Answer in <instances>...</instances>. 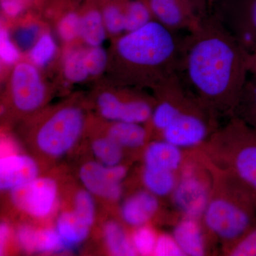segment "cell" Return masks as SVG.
<instances>
[{
  "mask_svg": "<svg viewBox=\"0 0 256 256\" xmlns=\"http://www.w3.org/2000/svg\"><path fill=\"white\" fill-rule=\"evenodd\" d=\"M80 5L70 6L54 21L56 31L62 42L72 45L80 40Z\"/></svg>",
  "mask_w": 256,
  "mask_h": 256,
  "instance_id": "27",
  "label": "cell"
},
{
  "mask_svg": "<svg viewBox=\"0 0 256 256\" xmlns=\"http://www.w3.org/2000/svg\"><path fill=\"white\" fill-rule=\"evenodd\" d=\"M107 136L122 148H138L144 144L148 133L140 124L112 122L108 130Z\"/></svg>",
  "mask_w": 256,
  "mask_h": 256,
  "instance_id": "22",
  "label": "cell"
},
{
  "mask_svg": "<svg viewBox=\"0 0 256 256\" xmlns=\"http://www.w3.org/2000/svg\"><path fill=\"white\" fill-rule=\"evenodd\" d=\"M230 255L256 256V226L235 242Z\"/></svg>",
  "mask_w": 256,
  "mask_h": 256,
  "instance_id": "34",
  "label": "cell"
},
{
  "mask_svg": "<svg viewBox=\"0 0 256 256\" xmlns=\"http://www.w3.org/2000/svg\"><path fill=\"white\" fill-rule=\"evenodd\" d=\"M247 54L210 12L182 38L178 74L215 114H232L248 79Z\"/></svg>",
  "mask_w": 256,
  "mask_h": 256,
  "instance_id": "1",
  "label": "cell"
},
{
  "mask_svg": "<svg viewBox=\"0 0 256 256\" xmlns=\"http://www.w3.org/2000/svg\"><path fill=\"white\" fill-rule=\"evenodd\" d=\"M176 208L185 217L203 216L210 198L208 184L194 172H185L172 193Z\"/></svg>",
  "mask_w": 256,
  "mask_h": 256,
  "instance_id": "13",
  "label": "cell"
},
{
  "mask_svg": "<svg viewBox=\"0 0 256 256\" xmlns=\"http://www.w3.org/2000/svg\"><path fill=\"white\" fill-rule=\"evenodd\" d=\"M216 114L202 102L184 111L162 131L166 142L180 148H192L206 139L214 124Z\"/></svg>",
  "mask_w": 256,
  "mask_h": 256,
  "instance_id": "9",
  "label": "cell"
},
{
  "mask_svg": "<svg viewBox=\"0 0 256 256\" xmlns=\"http://www.w3.org/2000/svg\"><path fill=\"white\" fill-rule=\"evenodd\" d=\"M216 1H217V0H207V2H208V4H210V8H212V6H213L214 4V3Z\"/></svg>",
  "mask_w": 256,
  "mask_h": 256,
  "instance_id": "38",
  "label": "cell"
},
{
  "mask_svg": "<svg viewBox=\"0 0 256 256\" xmlns=\"http://www.w3.org/2000/svg\"><path fill=\"white\" fill-rule=\"evenodd\" d=\"M256 206L248 193L238 184L233 194L212 196L204 213L208 230L226 242H237L256 226Z\"/></svg>",
  "mask_w": 256,
  "mask_h": 256,
  "instance_id": "3",
  "label": "cell"
},
{
  "mask_svg": "<svg viewBox=\"0 0 256 256\" xmlns=\"http://www.w3.org/2000/svg\"><path fill=\"white\" fill-rule=\"evenodd\" d=\"M40 0H0L2 14L12 22L36 8Z\"/></svg>",
  "mask_w": 256,
  "mask_h": 256,
  "instance_id": "33",
  "label": "cell"
},
{
  "mask_svg": "<svg viewBox=\"0 0 256 256\" xmlns=\"http://www.w3.org/2000/svg\"><path fill=\"white\" fill-rule=\"evenodd\" d=\"M16 239L20 247L30 254H57L68 252L56 228L35 229L28 225L18 228Z\"/></svg>",
  "mask_w": 256,
  "mask_h": 256,
  "instance_id": "15",
  "label": "cell"
},
{
  "mask_svg": "<svg viewBox=\"0 0 256 256\" xmlns=\"http://www.w3.org/2000/svg\"><path fill=\"white\" fill-rule=\"evenodd\" d=\"M153 20L172 31H191L210 14L207 0H146Z\"/></svg>",
  "mask_w": 256,
  "mask_h": 256,
  "instance_id": "10",
  "label": "cell"
},
{
  "mask_svg": "<svg viewBox=\"0 0 256 256\" xmlns=\"http://www.w3.org/2000/svg\"><path fill=\"white\" fill-rule=\"evenodd\" d=\"M173 237L184 255L201 256L205 254L203 233L196 218L185 217L180 220L173 232Z\"/></svg>",
  "mask_w": 256,
  "mask_h": 256,
  "instance_id": "19",
  "label": "cell"
},
{
  "mask_svg": "<svg viewBox=\"0 0 256 256\" xmlns=\"http://www.w3.org/2000/svg\"><path fill=\"white\" fill-rule=\"evenodd\" d=\"M18 210L35 218H46L56 207L58 185L53 178L38 176L10 192Z\"/></svg>",
  "mask_w": 256,
  "mask_h": 256,
  "instance_id": "11",
  "label": "cell"
},
{
  "mask_svg": "<svg viewBox=\"0 0 256 256\" xmlns=\"http://www.w3.org/2000/svg\"><path fill=\"white\" fill-rule=\"evenodd\" d=\"M55 228L69 252L88 238L90 227L80 220L73 210L60 214Z\"/></svg>",
  "mask_w": 256,
  "mask_h": 256,
  "instance_id": "21",
  "label": "cell"
},
{
  "mask_svg": "<svg viewBox=\"0 0 256 256\" xmlns=\"http://www.w3.org/2000/svg\"><path fill=\"white\" fill-rule=\"evenodd\" d=\"M144 159L146 166L175 172L182 162V153L181 148L163 140L148 146Z\"/></svg>",
  "mask_w": 256,
  "mask_h": 256,
  "instance_id": "20",
  "label": "cell"
},
{
  "mask_svg": "<svg viewBox=\"0 0 256 256\" xmlns=\"http://www.w3.org/2000/svg\"><path fill=\"white\" fill-rule=\"evenodd\" d=\"M156 238L154 230L146 225L137 227L131 238L136 252L141 256L154 255Z\"/></svg>",
  "mask_w": 256,
  "mask_h": 256,
  "instance_id": "32",
  "label": "cell"
},
{
  "mask_svg": "<svg viewBox=\"0 0 256 256\" xmlns=\"http://www.w3.org/2000/svg\"><path fill=\"white\" fill-rule=\"evenodd\" d=\"M182 38L154 20L114 38L108 82L121 86L156 88L178 74Z\"/></svg>",
  "mask_w": 256,
  "mask_h": 256,
  "instance_id": "2",
  "label": "cell"
},
{
  "mask_svg": "<svg viewBox=\"0 0 256 256\" xmlns=\"http://www.w3.org/2000/svg\"><path fill=\"white\" fill-rule=\"evenodd\" d=\"M10 236L9 225L6 223H2L0 225V254H4L5 249L8 246Z\"/></svg>",
  "mask_w": 256,
  "mask_h": 256,
  "instance_id": "36",
  "label": "cell"
},
{
  "mask_svg": "<svg viewBox=\"0 0 256 256\" xmlns=\"http://www.w3.org/2000/svg\"><path fill=\"white\" fill-rule=\"evenodd\" d=\"M80 40L87 46H100L107 31L98 0H87L80 6Z\"/></svg>",
  "mask_w": 256,
  "mask_h": 256,
  "instance_id": "16",
  "label": "cell"
},
{
  "mask_svg": "<svg viewBox=\"0 0 256 256\" xmlns=\"http://www.w3.org/2000/svg\"><path fill=\"white\" fill-rule=\"evenodd\" d=\"M92 196L85 188L77 192L74 198V213L90 227L94 224L96 216L95 202Z\"/></svg>",
  "mask_w": 256,
  "mask_h": 256,
  "instance_id": "31",
  "label": "cell"
},
{
  "mask_svg": "<svg viewBox=\"0 0 256 256\" xmlns=\"http://www.w3.org/2000/svg\"><path fill=\"white\" fill-rule=\"evenodd\" d=\"M74 1H75L76 2L78 3L79 4H82V3L85 2L87 0H74Z\"/></svg>",
  "mask_w": 256,
  "mask_h": 256,
  "instance_id": "39",
  "label": "cell"
},
{
  "mask_svg": "<svg viewBox=\"0 0 256 256\" xmlns=\"http://www.w3.org/2000/svg\"><path fill=\"white\" fill-rule=\"evenodd\" d=\"M86 48L72 47L65 54L62 64V72L66 82L80 84L90 80L85 62Z\"/></svg>",
  "mask_w": 256,
  "mask_h": 256,
  "instance_id": "23",
  "label": "cell"
},
{
  "mask_svg": "<svg viewBox=\"0 0 256 256\" xmlns=\"http://www.w3.org/2000/svg\"><path fill=\"white\" fill-rule=\"evenodd\" d=\"M143 182L146 190L156 196L172 194L178 184L174 172L144 166Z\"/></svg>",
  "mask_w": 256,
  "mask_h": 256,
  "instance_id": "24",
  "label": "cell"
},
{
  "mask_svg": "<svg viewBox=\"0 0 256 256\" xmlns=\"http://www.w3.org/2000/svg\"><path fill=\"white\" fill-rule=\"evenodd\" d=\"M247 68L249 75L256 78V48L247 54Z\"/></svg>",
  "mask_w": 256,
  "mask_h": 256,
  "instance_id": "37",
  "label": "cell"
},
{
  "mask_svg": "<svg viewBox=\"0 0 256 256\" xmlns=\"http://www.w3.org/2000/svg\"><path fill=\"white\" fill-rule=\"evenodd\" d=\"M6 92L15 110L32 114L45 105L50 88L40 68L30 60H22L14 63L10 70Z\"/></svg>",
  "mask_w": 256,
  "mask_h": 256,
  "instance_id": "5",
  "label": "cell"
},
{
  "mask_svg": "<svg viewBox=\"0 0 256 256\" xmlns=\"http://www.w3.org/2000/svg\"><path fill=\"white\" fill-rule=\"evenodd\" d=\"M85 62L90 80L100 78L107 72L109 54L102 46L86 48Z\"/></svg>",
  "mask_w": 256,
  "mask_h": 256,
  "instance_id": "30",
  "label": "cell"
},
{
  "mask_svg": "<svg viewBox=\"0 0 256 256\" xmlns=\"http://www.w3.org/2000/svg\"><path fill=\"white\" fill-rule=\"evenodd\" d=\"M92 151L99 162L107 166L120 164L124 156V148L112 138L105 137L96 139L92 143Z\"/></svg>",
  "mask_w": 256,
  "mask_h": 256,
  "instance_id": "28",
  "label": "cell"
},
{
  "mask_svg": "<svg viewBox=\"0 0 256 256\" xmlns=\"http://www.w3.org/2000/svg\"><path fill=\"white\" fill-rule=\"evenodd\" d=\"M232 116L256 130V78L247 79Z\"/></svg>",
  "mask_w": 256,
  "mask_h": 256,
  "instance_id": "25",
  "label": "cell"
},
{
  "mask_svg": "<svg viewBox=\"0 0 256 256\" xmlns=\"http://www.w3.org/2000/svg\"><path fill=\"white\" fill-rule=\"evenodd\" d=\"M136 88L101 86L96 96V105L101 117L111 122L142 124L150 120L154 106L134 92Z\"/></svg>",
  "mask_w": 256,
  "mask_h": 256,
  "instance_id": "6",
  "label": "cell"
},
{
  "mask_svg": "<svg viewBox=\"0 0 256 256\" xmlns=\"http://www.w3.org/2000/svg\"><path fill=\"white\" fill-rule=\"evenodd\" d=\"M11 34V41L20 52L28 53L46 32L44 20L36 13L30 12L16 21Z\"/></svg>",
  "mask_w": 256,
  "mask_h": 256,
  "instance_id": "18",
  "label": "cell"
},
{
  "mask_svg": "<svg viewBox=\"0 0 256 256\" xmlns=\"http://www.w3.org/2000/svg\"><path fill=\"white\" fill-rule=\"evenodd\" d=\"M85 126L82 108L74 104L60 106L41 120L35 131V142L44 154L58 158L76 144Z\"/></svg>",
  "mask_w": 256,
  "mask_h": 256,
  "instance_id": "4",
  "label": "cell"
},
{
  "mask_svg": "<svg viewBox=\"0 0 256 256\" xmlns=\"http://www.w3.org/2000/svg\"><path fill=\"white\" fill-rule=\"evenodd\" d=\"M210 12L247 53L256 48V0H217Z\"/></svg>",
  "mask_w": 256,
  "mask_h": 256,
  "instance_id": "8",
  "label": "cell"
},
{
  "mask_svg": "<svg viewBox=\"0 0 256 256\" xmlns=\"http://www.w3.org/2000/svg\"><path fill=\"white\" fill-rule=\"evenodd\" d=\"M34 159L18 151L2 154L0 160V190L9 191L22 186L38 176Z\"/></svg>",
  "mask_w": 256,
  "mask_h": 256,
  "instance_id": "14",
  "label": "cell"
},
{
  "mask_svg": "<svg viewBox=\"0 0 256 256\" xmlns=\"http://www.w3.org/2000/svg\"><path fill=\"white\" fill-rule=\"evenodd\" d=\"M223 130L233 141L230 163L236 183L248 193L256 206V130L235 117Z\"/></svg>",
  "mask_w": 256,
  "mask_h": 256,
  "instance_id": "7",
  "label": "cell"
},
{
  "mask_svg": "<svg viewBox=\"0 0 256 256\" xmlns=\"http://www.w3.org/2000/svg\"><path fill=\"white\" fill-rule=\"evenodd\" d=\"M127 174L126 166H107L99 162L85 163L79 172L86 190L94 196L108 201H118L122 194V182Z\"/></svg>",
  "mask_w": 256,
  "mask_h": 256,
  "instance_id": "12",
  "label": "cell"
},
{
  "mask_svg": "<svg viewBox=\"0 0 256 256\" xmlns=\"http://www.w3.org/2000/svg\"><path fill=\"white\" fill-rule=\"evenodd\" d=\"M57 48L53 37L48 32H45L28 52V60L38 68L46 67L55 60Z\"/></svg>",
  "mask_w": 256,
  "mask_h": 256,
  "instance_id": "29",
  "label": "cell"
},
{
  "mask_svg": "<svg viewBox=\"0 0 256 256\" xmlns=\"http://www.w3.org/2000/svg\"><path fill=\"white\" fill-rule=\"evenodd\" d=\"M154 255L158 256H180L184 255L173 236L162 234L158 236Z\"/></svg>",
  "mask_w": 256,
  "mask_h": 256,
  "instance_id": "35",
  "label": "cell"
},
{
  "mask_svg": "<svg viewBox=\"0 0 256 256\" xmlns=\"http://www.w3.org/2000/svg\"><path fill=\"white\" fill-rule=\"evenodd\" d=\"M159 208L156 195L149 191L134 194L124 202L121 208L122 220L128 225L139 227L146 225Z\"/></svg>",
  "mask_w": 256,
  "mask_h": 256,
  "instance_id": "17",
  "label": "cell"
},
{
  "mask_svg": "<svg viewBox=\"0 0 256 256\" xmlns=\"http://www.w3.org/2000/svg\"><path fill=\"white\" fill-rule=\"evenodd\" d=\"M104 238L110 254L117 256L138 255L132 239L128 238L124 228L114 220L107 222L104 226Z\"/></svg>",
  "mask_w": 256,
  "mask_h": 256,
  "instance_id": "26",
  "label": "cell"
}]
</instances>
